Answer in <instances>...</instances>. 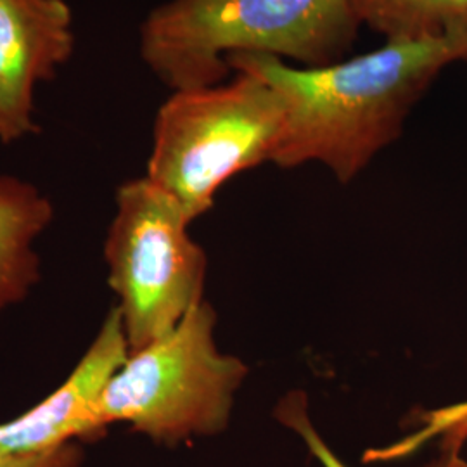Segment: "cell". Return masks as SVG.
<instances>
[{"label":"cell","instance_id":"1","mask_svg":"<svg viewBox=\"0 0 467 467\" xmlns=\"http://www.w3.org/2000/svg\"><path fill=\"white\" fill-rule=\"evenodd\" d=\"M457 61H467V35L386 42L329 67H291L254 52L229 56L227 67L265 80L283 99L285 123L274 165L317 161L348 184L400 137L416 102Z\"/></svg>","mask_w":467,"mask_h":467},{"label":"cell","instance_id":"2","mask_svg":"<svg viewBox=\"0 0 467 467\" xmlns=\"http://www.w3.org/2000/svg\"><path fill=\"white\" fill-rule=\"evenodd\" d=\"M358 28L348 0H168L140 25V56L177 92L225 82L237 52L329 67Z\"/></svg>","mask_w":467,"mask_h":467},{"label":"cell","instance_id":"3","mask_svg":"<svg viewBox=\"0 0 467 467\" xmlns=\"http://www.w3.org/2000/svg\"><path fill=\"white\" fill-rule=\"evenodd\" d=\"M284 123L277 90L246 71L229 82L177 90L154 119L146 177L194 222L234 175L272 163Z\"/></svg>","mask_w":467,"mask_h":467},{"label":"cell","instance_id":"4","mask_svg":"<svg viewBox=\"0 0 467 467\" xmlns=\"http://www.w3.org/2000/svg\"><path fill=\"white\" fill-rule=\"evenodd\" d=\"M215 324L201 301L171 333L130 353L102 393L100 426L127 422L168 447L225 431L248 368L218 350Z\"/></svg>","mask_w":467,"mask_h":467},{"label":"cell","instance_id":"5","mask_svg":"<svg viewBox=\"0 0 467 467\" xmlns=\"http://www.w3.org/2000/svg\"><path fill=\"white\" fill-rule=\"evenodd\" d=\"M189 223L148 177L119 185L104 256L130 353L171 333L202 301L208 262Z\"/></svg>","mask_w":467,"mask_h":467},{"label":"cell","instance_id":"6","mask_svg":"<svg viewBox=\"0 0 467 467\" xmlns=\"http://www.w3.org/2000/svg\"><path fill=\"white\" fill-rule=\"evenodd\" d=\"M129 355V341L115 306L67 381L23 416L0 424L2 449L15 455H38L78 440H98L106 433L98 419L102 393Z\"/></svg>","mask_w":467,"mask_h":467},{"label":"cell","instance_id":"7","mask_svg":"<svg viewBox=\"0 0 467 467\" xmlns=\"http://www.w3.org/2000/svg\"><path fill=\"white\" fill-rule=\"evenodd\" d=\"M73 49L65 0H0V142L38 132L35 87L52 80Z\"/></svg>","mask_w":467,"mask_h":467},{"label":"cell","instance_id":"8","mask_svg":"<svg viewBox=\"0 0 467 467\" xmlns=\"http://www.w3.org/2000/svg\"><path fill=\"white\" fill-rule=\"evenodd\" d=\"M52 215L50 201L36 187L0 175V310L23 300L38 283L34 243Z\"/></svg>","mask_w":467,"mask_h":467},{"label":"cell","instance_id":"9","mask_svg":"<svg viewBox=\"0 0 467 467\" xmlns=\"http://www.w3.org/2000/svg\"><path fill=\"white\" fill-rule=\"evenodd\" d=\"M351 13L386 42L467 35V0H348Z\"/></svg>","mask_w":467,"mask_h":467},{"label":"cell","instance_id":"10","mask_svg":"<svg viewBox=\"0 0 467 467\" xmlns=\"http://www.w3.org/2000/svg\"><path fill=\"white\" fill-rule=\"evenodd\" d=\"M275 419L287 430L300 436L303 445L320 466L348 467L314 426L308 412V400L303 391H289L283 400L277 403ZM424 467H467V459L462 455V445L443 440L440 455Z\"/></svg>","mask_w":467,"mask_h":467},{"label":"cell","instance_id":"11","mask_svg":"<svg viewBox=\"0 0 467 467\" xmlns=\"http://www.w3.org/2000/svg\"><path fill=\"white\" fill-rule=\"evenodd\" d=\"M82 451L77 443L38 455H15L0 445V467H80Z\"/></svg>","mask_w":467,"mask_h":467},{"label":"cell","instance_id":"12","mask_svg":"<svg viewBox=\"0 0 467 467\" xmlns=\"http://www.w3.org/2000/svg\"><path fill=\"white\" fill-rule=\"evenodd\" d=\"M428 430L431 433L453 434L457 438L467 440V403L436 412L430 419Z\"/></svg>","mask_w":467,"mask_h":467}]
</instances>
